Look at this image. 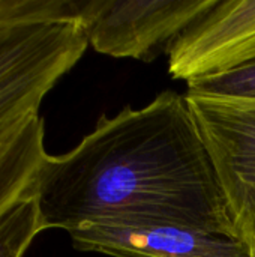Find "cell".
Returning <instances> with one entry per match:
<instances>
[{"label": "cell", "mask_w": 255, "mask_h": 257, "mask_svg": "<svg viewBox=\"0 0 255 257\" xmlns=\"http://www.w3.org/2000/svg\"><path fill=\"white\" fill-rule=\"evenodd\" d=\"M255 62V0H218L168 51V74L186 83Z\"/></svg>", "instance_id": "cell-6"}, {"label": "cell", "mask_w": 255, "mask_h": 257, "mask_svg": "<svg viewBox=\"0 0 255 257\" xmlns=\"http://www.w3.org/2000/svg\"><path fill=\"white\" fill-rule=\"evenodd\" d=\"M83 0H0V33L35 23L81 24Z\"/></svg>", "instance_id": "cell-8"}, {"label": "cell", "mask_w": 255, "mask_h": 257, "mask_svg": "<svg viewBox=\"0 0 255 257\" xmlns=\"http://www.w3.org/2000/svg\"><path fill=\"white\" fill-rule=\"evenodd\" d=\"M221 181L237 238L255 256V101L185 93Z\"/></svg>", "instance_id": "cell-4"}, {"label": "cell", "mask_w": 255, "mask_h": 257, "mask_svg": "<svg viewBox=\"0 0 255 257\" xmlns=\"http://www.w3.org/2000/svg\"><path fill=\"white\" fill-rule=\"evenodd\" d=\"M39 114L29 117L0 140V218L30 193L35 175L48 155Z\"/></svg>", "instance_id": "cell-7"}, {"label": "cell", "mask_w": 255, "mask_h": 257, "mask_svg": "<svg viewBox=\"0 0 255 257\" xmlns=\"http://www.w3.org/2000/svg\"><path fill=\"white\" fill-rule=\"evenodd\" d=\"M87 47L78 23H35L0 33V140L39 114L45 95Z\"/></svg>", "instance_id": "cell-2"}, {"label": "cell", "mask_w": 255, "mask_h": 257, "mask_svg": "<svg viewBox=\"0 0 255 257\" xmlns=\"http://www.w3.org/2000/svg\"><path fill=\"white\" fill-rule=\"evenodd\" d=\"M200 96L255 101V62L236 69L188 81V92Z\"/></svg>", "instance_id": "cell-10"}, {"label": "cell", "mask_w": 255, "mask_h": 257, "mask_svg": "<svg viewBox=\"0 0 255 257\" xmlns=\"http://www.w3.org/2000/svg\"><path fill=\"white\" fill-rule=\"evenodd\" d=\"M29 194L44 230L159 221L237 236L210 154L174 90L102 114L72 151L44 158Z\"/></svg>", "instance_id": "cell-1"}, {"label": "cell", "mask_w": 255, "mask_h": 257, "mask_svg": "<svg viewBox=\"0 0 255 257\" xmlns=\"http://www.w3.org/2000/svg\"><path fill=\"white\" fill-rule=\"evenodd\" d=\"M42 230L36 200L27 194L0 218V257H23Z\"/></svg>", "instance_id": "cell-9"}, {"label": "cell", "mask_w": 255, "mask_h": 257, "mask_svg": "<svg viewBox=\"0 0 255 257\" xmlns=\"http://www.w3.org/2000/svg\"><path fill=\"white\" fill-rule=\"evenodd\" d=\"M75 250L111 257H255L237 236L159 221H104L69 232Z\"/></svg>", "instance_id": "cell-5"}, {"label": "cell", "mask_w": 255, "mask_h": 257, "mask_svg": "<svg viewBox=\"0 0 255 257\" xmlns=\"http://www.w3.org/2000/svg\"><path fill=\"white\" fill-rule=\"evenodd\" d=\"M218 0H83L89 45L117 59L152 62Z\"/></svg>", "instance_id": "cell-3"}]
</instances>
